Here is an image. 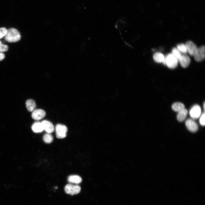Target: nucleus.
Here are the masks:
<instances>
[{"instance_id":"14","label":"nucleus","mask_w":205,"mask_h":205,"mask_svg":"<svg viewBox=\"0 0 205 205\" xmlns=\"http://www.w3.org/2000/svg\"><path fill=\"white\" fill-rule=\"evenodd\" d=\"M25 104L27 109L29 112L33 111L36 107L35 101L31 99L27 100Z\"/></svg>"},{"instance_id":"21","label":"nucleus","mask_w":205,"mask_h":205,"mask_svg":"<svg viewBox=\"0 0 205 205\" xmlns=\"http://www.w3.org/2000/svg\"><path fill=\"white\" fill-rule=\"evenodd\" d=\"M7 30L5 27L0 28V39L5 36L7 32Z\"/></svg>"},{"instance_id":"23","label":"nucleus","mask_w":205,"mask_h":205,"mask_svg":"<svg viewBox=\"0 0 205 205\" xmlns=\"http://www.w3.org/2000/svg\"><path fill=\"white\" fill-rule=\"evenodd\" d=\"M200 118L199 122L201 125L202 126H204L205 124V114L204 112L201 115Z\"/></svg>"},{"instance_id":"16","label":"nucleus","mask_w":205,"mask_h":205,"mask_svg":"<svg viewBox=\"0 0 205 205\" xmlns=\"http://www.w3.org/2000/svg\"><path fill=\"white\" fill-rule=\"evenodd\" d=\"M172 108L174 111L178 112L185 108V106L182 103L176 102L172 104Z\"/></svg>"},{"instance_id":"20","label":"nucleus","mask_w":205,"mask_h":205,"mask_svg":"<svg viewBox=\"0 0 205 205\" xmlns=\"http://www.w3.org/2000/svg\"><path fill=\"white\" fill-rule=\"evenodd\" d=\"M177 48L181 53L184 54H186L188 52L185 44H180L177 46Z\"/></svg>"},{"instance_id":"13","label":"nucleus","mask_w":205,"mask_h":205,"mask_svg":"<svg viewBox=\"0 0 205 205\" xmlns=\"http://www.w3.org/2000/svg\"><path fill=\"white\" fill-rule=\"evenodd\" d=\"M188 113V110L185 108L178 112L177 117V120L180 122L183 121L186 118Z\"/></svg>"},{"instance_id":"7","label":"nucleus","mask_w":205,"mask_h":205,"mask_svg":"<svg viewBox=\"0 0 205 205\" xmlns=\"http://www.w3.org/2000/svg\"><path fill=\"white\" fill-rule=\"evenodd\" d=\"M46 114V112L44 110L38 109H35L32 111L31 116L34 120H38L44 118Z\"/></svg>"},{"instance_id":"2","label":"nucleus","mask_w":205,"mask_h":205,"mask_svg":"<svg viewBox=\"0 0 205 205\" xmlns=\"http://www.w3.org/2000/svg\"><path fill=\"white\" fill-rule=\"evenodd\" d=\"M162 63L169 68L174 69L177 66L178 61L172 53H169L165 56Z\"/></svg>"},{"instance_id":"11","label":"nucleus","mask_w":205,"mask_h":205,"mask_svg":"<svg viewBox=\"0 0 205 205\" xmlns=\"http://www.w3.org/2000/svg\"><path fill=\"white\" fill-rule=\"evenodd\" d=\"M179 61L182 67L186 68L189 65L190 60L188 55L183 54L182 55Z\"/></svg>"},{"instance_id":"22","label":"nucleus","mask_w":205,"mask_h":205,"mask_svg":"<svg viewBox=\"0 0 205 205\" xmlns=\"http://www.w3.org/2000/svg\"><path fill=\"white\" fill-rule=\"evenodd\" d=\"M8 49L7 45L2 44L0 41V52H3L7 51Z\"/></svg>"},{"instance_id":"6","label":"nucleus","mask_w":205,"mask_h":205,"mask_svg":"<svg viewBox=\"0 0 205 205\" xmlns=\"http://www.w3.org/2000/svg\"><path fill=\"white\" fill-rule=\"evenodd\" d=\"M193 56L195 60L197 62H200L203 60L205 57V46H202L198 48Z\"/></svg>"},{"instance_id":"8","label":"nucleus","mask_w":205,"mask_h":205,"mask_svg":"<svg viewBox=\"0 0 205 205\" xmlns=\"http://www.w3.org/2000/svg\"><path fill=\"white\" fill-rule=\"evenodd\" d=\"M186 126L188 129L192 132H195L198 129V126L196 123L192 119H189L185 122Z\"/></svg>"},{"instance_id":"19","label":"nucleus","mask_w":205,"mask_h":205,"mask_svg":"<svg viewBox=\"0 0 205 205\" xmlns=\"http://www.w3.org/2000/svg\"><path fill=\"white\" fill-rule=\"evenodd\" d=\"M53 136L50 133H46L43 136V141L46 143H51L53 141Z\"/></svg>"},{"instance_id":"15","label":"nucleus","mask_w":205,"mask_h":205,"mask_svg":"<svg viewBox=\"0 0 205 205\" xmlns=\"http://www.w3.org/2000/svg\"><path fill=\"white\" fill-rule=\"evenodd\" d=\"M68 181L70 183L78 184L81 182L82 179L78 175H71L68 177Z\"/></svg>"},{"instance_id":"3","label":"nucleus","mask_w":205,"mask_h":205,"mask_svg":"<svg viewBox=\"0 0 205 205\" xmlns=\"http://www.w3.org/2000/svg\"><path fill=\"white\" fill-rule=\"evenodd\" d=\"M55 130L56 136L57 138L62 139L66 136L67 129L65 126L58 124L56 126Z\"/></svg>"},{"instance_id":"12","label":"nucleus","mask_w":205,"mask_h":205,"mask_svg":"<svg viewBox=\"0 0 205 205\" xmlns=\"http://www.w3.org/2000/svg\"><path fill=\"white\" fill-rule=\"evenodd\" d=\"M32 129L35 133L42 132L44 129L42 122H34L32 126Z\"/></svg>"},{"instance_id":"25","label":"nucleus","mask_w":205,"mask_h":205,"mask_svg":"<svg viewBox=\"0 0 205 205\" xmlns=\"http://www.w3.org/2000/svg\"><path fill=\"white\" fill-rule=\"evenodd\" d=\"M205 103H204V110H205Z\"/></svg>"},{"instance_id":"1","label":"nucleus","mask_w":205,"mask_h":205,"mask_svg":"<svg viewBox=\"0 0 205 205\" xmlns=\"http://www.w3.org/2000/svg\"><path fill=\"white\" fill-rule=\"evenodd\" d=\"M5 38V40L9 42H16L20 40L21 36L17 29L12 28L7 30Z\"/></svg>"},{"instance_id":"4","label":"nucleus","mask_w":205,"mask_h":205,"mask_svg":"<svg viewBox=\"0 0 205 205\" xmlns=\"http://www.w3.org/2000/svg\"><path fill=\"white\" fill-rule=\"evenodd\" d=\"M81 190V188L79 186L71 184H67L64 188V190L66 193L72 195L79 193Z\"/></svg>"},{"instance_id":"10","label":"nucleus","mask_w":205,"mask_h":205,"mask_svg":"<svg viewBox=\"0 0 205 205\" xmlns=\"http://www.w3.org/2000/svg\"><path fill=\"white\" fill-rule=\"evenodd\" d=\"M41 122L44 130L47 133L50 134L54 132V127L51 122L46 120L42 121Z\"/></svg>"},{"instance_id":"9","label":"nucleus","mask_w":205,"mask_h":205,"mask_svg":"<svg viewBox=\"0 0 205 205\" xmlns=\"http://www.w3.org/2000/svg\"><path fill=\"white\" fill-rule=\"evenodd\" d=\"M185 44L187 52L190 55L194 56L198 48L197 46L192 41H190L187 42Z\"/></svg>"},{"instance_id":"24","label":"nucleus","mask_w":205,"mask_h":205,"mask_svg":"<svg viewBox=\"0 0 205 205\" xmlns=\"http://www.w3.org/2000/svg\"><path fill=\"white\" fill-rule=\"evenodd\" d=\"M5 54L2 52H0V61L3 60L5 58Z\"/></svg>"},{"instance_id":"17","label":"nucleus","mask_w":205,"mask_h":205,"mask_svg":"<svg viewBox=\"0 0 205 205\" xmlns=\"http://www.w3.org/2000/svg\"><path fill=\"white\" fill-rule=\"evenodd\" d=\"M165 56L161 53L157 52L155 53L153 58L155 62L159 63L163 62Z\"/></svg>"},{"instance_id":"5","label":"nucleus","mask_w":205,"mask_h":205,"mask_svg":"<svg viewBox=\"0 0 205 205\" xmlns=\"http://www.w3.org/2000/svg\"><path fill=\"white\" fill-rule=\"evenodd\" d=\"M201 114V108L200 106L197 104L193 106L189 111L190 116L193 119L198 118L200 116Z\"/></svg>"},{"instance_id":"18","label":"nucleus","mask_w":205,"mask_h":205,"mask_svg":"<svg viewBox=\"0 0 205 205\" xmlns=\"http://www.w3.org/2000/svg\"><path fill=\"white\" fill-rule=\"evenodd\" d=\"M172 53H171L179 61L182 55L181 52L177 48H173L172 50Z\"/></svg>"}]
</instances>
